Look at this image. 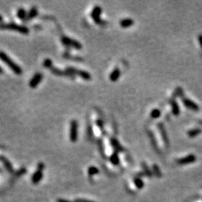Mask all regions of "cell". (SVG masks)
Segmentation results:
<instances>
[{
    "instance_id": "6da1fadb",
    "label": "cell",
    "mask_w": 202,
    "mask_h": 202,
    "mask_svg": "<svg viewBox=\"0 0 202 202\" xmlns=\"http://www.w3.org/2000/svg\"><path fill=\"white\" fill-rule=\"evenodd\" d=\"M0 60H2L12 71L17 75H21L23 74L22 68L17 63H15L5 52L0 51Z\"/></svg>"
},
{
    "instance_id": "7a4b0ae2",
    "label": "cell",
    "mask_w": 202,
    "mask_h": 202,
    "mask_svg": "<svg viewBox=\"0 0 202 202\" xmlns=\"http://www.w3.org/2000/svg\"><path fill=\"white\" fill-rule=\"evenodd\" d=\"M0 29H9V30H13L18 32L22 34L27 35L29 33V29L25 25H17L15 23H2L0 24Z\"/></svg>"
},
{
    "instance_id": "3957f363",
    "label": "cell",
    "mask_w": 202,
    "mask_h": 202,
    "mask_svg": "<svg viewBox=\"0 0 202 202\" xmlns=\"http://www.w3.org/2000/svg\"><path fill=\"white\" fill-rule=\"evenodd\" d=\"M66 71L68 72V74H70V75L74 76V75H78L80 77H82V79L85 80H91V76L89 73H88L87 71H85V70H77L76 68H66Z\"/></svg>"
},
{
    "instance_id": "277c9868",
    "label": "cell",
    "mask_w": 202,
    "mask_h": 202,
    "mask_svg": "<svg viewBox=\"0 0 202 202\" xmlns=\"http://www.w3.org/2000/svg\"><path fill=\"white\" fill-rule=\"evenodd\" d=\"M62 42L64 46H68V47H74L76 49V50H81L82 49V44H80L79 41L74 40V39L68 38V37L63 36L62 38Z\"/></svg>"
},
{
    "instance_id": "5b68a950",
    "label": "cell",
    "mask_w": 202,
    "mask_h": 202,
    "mask_svg": "<svg viewBox=\"0 0 202 202\" xmlns=\"http://www.w3.org/2000/svg\"><path fill=\"white\" fill-rule=\"evenodd\" d=\"M78 122L76 120H72L70 127V139L72 142H75L78 139Z\"/></svg>"
},
{
    "instance_id": "8992f818",
    "label": "cell",
    "mask_w": 202,
    "mask_h": 202,
    "mask_svg": "<svg viewBox=\"0 0 202 202\" xmlns=\"http://www.w3.org/2000/svg\"><path fill=\"white\" fill-rule=\"evenodd\" d=\"M43 79V74L40 73V72H38L35 74L34 76H32V79L29 81V87L32 88V89H35V88L38 86L39 84L41 83V82L42 81Z\"/></svg>"
},
{
    "instance_id": "52a82bcc",
    "label": "cell",
    "mask_w": 202,
    "mask_h": 202,
    "mask_svg": "<svg viewBox=\"0 0 202 202\" xmlns=\"http://www.w3.org/2000/svg\"><path fill=\"white\" fill-rule=\"evenodd\" d=\"M101 13H102V8L100 6H98V5L94 8L91 13V18L93 19V20L95 21V23H97V24H100L101 22Z\"/></svg>"
},
{
    "instance_id": "ba28073f",
    "label": "cell",
    "mask_w": 202,
    "mask_h": 202,
    "mask_svg": "<svg viewBox=\"0 0 202 202\" xmlns=\"http://www.w3.org/2000/svg\"><path fill=\"white\" fill-rule=\"evenodd\" d=\"M183 104L188 108V109H191V110H193V111H199V106L196 104L195 103H194L193 101L189 100V98H183Z\"/></svg>"
},
{
    "instance_id": "9c48e42d",
    "label": "cell",
    "mask_w": 202,
    "mask_h": 202,
    "mask_svg": "<svg viewBox=\"0 0 202 202\" xmlns=\"http://www.w3.org/2000/svg\"><path fill=\"white\" fill-rule=\"evenodd\" d=\"M38 15V11L36 7H32V8L29 10V11L27 14V17L24 21H29L30 19L35 18V17H37Z\"/></svg>"
},
{
    "instance_id": "30bf717a",
    "label": "cell",
    "mask_w": 202,
    "mask_h": 202,
    "mask_svg": "<svg viewBox=\"0 0 202 202\" xmlns=\"http://www.w3.org/2000/svg\"><path fill=\"white\" fill-rule=\"evenodd\" d=\"M121 76V71L118 68H115L112 70V72L109 75V79L111 80L112 82H115L118 79V78L120 77Z\"/></svg>"
},
{
    "instance_id": "8fae6325",
    "label": "cell",
    "mask_w": 202,
    "mask_h": 202,
    "mask_svg": "<svg viewBox=\"0 0 202 202\" xmlns=\"http://www.w3.org/2000/svg\"><path fill=\"white\" fill-rule=\"evenodd\" d=\"M195 160V156H194V155H190L189 156H186L185 158H183V159H180L177 161V162L179 164H188V163H190V162H193Z\"/></svg>"
},
{
    "instance_id": "7c38bea8",
    "label": "cell",
    "mask_w": 202,
    "mask_h": 202,
    "mask_svg": "<svg viewBox=\"0 0 202 202\" xmlns=\"http://www.w3.org/2000/svg\"><path fill=\"white\" fill-rule=\"evenodd\" d=\"M119 23H120V25L121 27H123V28H129V27H130L131 25H133L134 21H133L132 19L127 18L121 19Z\"/></svg>"
},
{
    "instance_id": "4fadbf2b",
    "label": "cell",
    "mask_w": 202,
    "mask_h": 202,
    "mask_svg": "<svg viewBox=\"0 0 202 202\" xmlns=\"http://www.w3.org/2000/svg\"><path fill=\"white\" fill-rule=\"evenodd\" d=\"M27 12L23 8H19L17 10V16L19 19H22V20H25V18L27 17Z\"/></svg>"
},
{
    "instance_id": "5bb4252c",
    "label": "cell",
    "mask_w": 202,
    "mask_h": 202,
    "mask_svg": "<svg viewBox=\"0 0 202 202\" xmlns=\"http://www.w3.org/2000/svg\"><path fill=\"white\" fill-rule=\"evenodd\" d=\"M171 104H172V112H173L174 115H178L180 114V109L179 106H178L177 103H176V101H171Z\"/></svg>"
},
{
    "instance_id": "9a60e30c",
    "label": "cell",
    "mask_w": 202,
    "mask_h": 202,
    "mask_svg": "<svg viewBox=\"0 0 202 202\" xmlns=\"http://www.w3.org/2000/svg\"><path fill=\"white\" fill-rule=\"evenodd\" d=\"M201 129H190V130L188 131V135H189V136L190 137H195L196 136H198V135H199L200 133H201Z\"/></svg>"
},
{
    "instance_id": "2e32d148",
    "label": "cell",
    "mask_w": 202,
    "mask_h": 202,
    "mask_svg": "<svg viewBox=\"0 0 202 202\" xmlns=\"http://www.w3.org/2000/svg\"><path fill=\"white\" fill-rule=\"evenodd\" d=\"M160 115H161V112H160V109H153V110L151 111V112H150V117L154 119L158 118Z\"/></svg>"
},
{
    "instance_id": "e0dca14e",
    "label": "cell",
    "mask_w": 202,
    "mask_h": 202,
    "mask_svg": "<svg viewBox=\"0 0 202 202\" xmlns=\"http://www.w3.org/2000/svg\"><path fill=\"white\" fill-rule=\"evenodd\" d=\"M43 65H44V68H47V69H51L52 68H53V65H52V62L50 58H46L43 62Z\"/></svg>"
},
{
    "instance_id": "ac0fdd59",
    "label": "cell",
    "mask_w": 202,
    "mask_h": 202,
    "mask_svg": "<svg viewBox=\"0 0 202 202\" xmlns=\"http://www.w3.org/2000/svg\"><path fill=\"white\" fill-rule=\"evenodd\" d=\"M160 132H161V134H162V139L164 138V141L166 142V145L168 144V139H167V136H166V131H165V129L164 127L161 126L160 127Z\"/></svg>"
},
{
    "instance_id": "d6986e66",
    "label": "cell",
    "mask_w": 202,
    "mask_h": 202,
    "mask_svg": "<svg viewBox=\"0 0 202 202\" xmlns=\"http://www.w3.org/2000/svg\"><path fill=\"white\" fill-rule=\"evenodd\" d=\"M111 143H112V145L115 148H119V149L122 148H121V145H119L118 142H117L115 139H112Z\"/></svg>"
},
{
    "instance_id": "ffe728a7",
    "label": "cell",
    "mask_w": 202,
    "mask_h": 202,
    "mask_svg": "<svg viewBox=\"0 0 202 202\" xmlns=\"http://www.w3.org/2000/svg\"><path fill=\"white\" fill-rule=\"evenodd\" d=\"M110 160L113 164L116 165V164L118 163V157H117V155L116 154H113L112 156H111Z\"/></svg>"
},
{
    "instance_id": "44dd1931",
    "label": "cell",
    "mask_w": 202,
    "mask_h": 202,
    "mask_svg": "<svg viewBox=\"0 0 202 202\" xmlns=\"http://www.w3.org/2000/svg\"><path fill=\"white\" fill-rule=\"evenodd\" d=\"M96 123H97V125L100 127V128L102 129L103 127V122L101 120V119H98V120H97Z\"/></svg>"
},
{
    "instance_id": "7402d4cb",
    "label": "cell",
    "mask_w": 202,
    "mask_h": 202,
    "mask_svg": "<svg viewBox=\"0 0 202 202\" xmlns=\"http://www.w3.org/2000/svg\"><path fill=\"white\" fill-rule=\"evenodd\" d=\"M198 40H199L200 46H201V47L202 48V35H199V37H198Z\"/></svg>"
},
{
    "instance_id": "603a6c76",
    "label": "cell",
    "mask_w": 202,
    "mask_h": 202,
    "mask_svg": "<svg viewBox=\"0 0 202 202\" xmlns=\"http://www.w3.org/2000/svg\"><path fill=\"white\" fill-rule=\"evenodd\" d=\"M3 69L1 68V67H0V74H3Z\"/></svg>"
},
{
    "instance_id": "cb8c5ba5",
    "label": "cell",
    "mask_w": 202,
    "mask_h": 202,
    "mask_svg": "<svg viewBox=\"0 0 202 202\" xmlns=\"http://www.w3.org/2000/svg\"><path fill=\"white\" fill-rule=\"evenodd\" d=\"M3 16H1V15H0V22H2V21H3Z\"/></svg>"
},
{
    "instance_id": "d4e9b609",
    "label": "cell",
    "mask_w": 202,
    "mask_h": 202,
    "mask_svg": "<svg viewBox=\"0 0 202 202\" xmlns=\"http://www.w3.org/2000/svg\"><path fill=\"white\" fill-rule=\"evenodd\" d=\"M199 122H200V123H201V124L202 125V121H199Z\"/></svg>"
}]
</instances>
